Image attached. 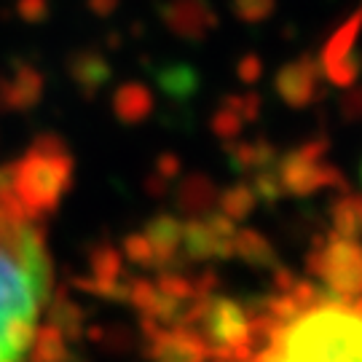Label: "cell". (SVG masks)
<instances>
[{"label": "cell", "instance_id": "obj_2", "mask_svg": "<svg viewBox=\"0 0 362 362\" xmlns=\"http://www.w3.org/2000/svg\"><path fill=\"white\" fill-rule=\"evenodd\" d=\"M233 362H362V293L300 290L274 300Z\"/></svg>", "mask_w": 362, "mask_h": 362}, {"label": "cell", "instance_id": "obj_1", "mask_svg": "<svg viewBox=\"0 0 362 362\" xmlns=\"http://www.w3.org/2000/svg\"><path fill=\"white\" fill-rule=\"evenodd\" d=\"M70 180L59 145L38 143L0 164V362L49 357L57 306L49 218Z\"/></svg>", "mask_w": 362, "mask_h": 362}]
</instances>
